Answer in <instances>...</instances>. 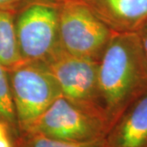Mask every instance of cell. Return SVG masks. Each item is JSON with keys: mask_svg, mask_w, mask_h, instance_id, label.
Here are the masks:
<instances>
[{"mask_svg": "<svg viewBox=\"0 0 147 147\" xmlns=\"http://www.w3.org/2000/svg\"><path fill=\"white\" fill-rule=\"evenodd\" d=\"M98 86L100 105L110 128L147 89V63L137 33L113 34L99 61Z\"/></svg>", "mask_w": 147, "mask_h": 147, "instance_id": "1", "label": "cell"}, {"mask_svg": "<svg viewBox=\"0 0 147 147\" xmlns=\"http://www.w3.org/2000/svg\"><path fill=\"white\" fill-rule=\"evenodd\" d=\"M63 0H28L14 14L18 49L24 62L47 63L63 50L59 22Z\"/></svg>", "mask_w": 147, "mask_h": 147, "instance_id": "2", "label": "cell"}, {"mask_svg": "<svg viewBox=\"0 0 147 147\" xmlns=\"http://www.w3.org/2000/svg\"><path fill=\"white\" fill-rule=\"evenodd\" d=\"M109 128L103 115L61 96L22 133L86 143L104 139Z\"/></svg>", "mask_w": 147, "mask_h": 147, "instance_id": "3", "label": "cell"}, {"mask_svg": "<svg viewBox=\"0 0 147 147\" xmlns=\"http://www.w3.org/2000/svg\"><path fill=\"white\" fill-rule=\"evenodd\" d=\"M19 135L60 96V86L42 63L22 62L8 70Z\"/></svg>", "mask_w": 147, "mask_h": 147, "instance_id": "4", "label": "cell"}, {"mask_svg": "<svg viewBox=\"0 0 147 147\" xmlns=\"http://www.w3.org/2000/svg\"><path fill=\"white\" fill-rule=\"evenodd\" d=\"M59 33L65 53L96 61L115 34L82 0L62 1Z\"/></svg>", "mask_w": 147, "mask_h": 147, "instance_id": "5", "label": "cell"}, {"mask_svg": "<svg viewBox=\"0 0 147 147\" xmlns=\"http://www.w3.org/2000/svg\"><path fill=\"white\" fill-rule=\"evenodd\" d=\"M44 65L57 79L64 97L96 110L105 118L98 86L99 61L61 50Z\"/></svg>", "mask_w": 147, "mask_h": 147, "instance_id": "6", "label": "cell"}, {"mask_svg": "<svg viewBox=\"0 0 147 147\" xmlns=\"http://www.w3.org/2000/svg\"><path fill=\"white\" fill-rule=\"evenodd\" d=\"M114 33H137L147 22V0H82Z\"/></svg>", "mask_w": 147, "mask_h": 147, "instance_id": "7", "label": "cell"}, {"mask_svg": "<svg viewBox=\"0 0 147 147\" xmlns=\"http://www.w3.org/2000/svg\"><path fill=\"white\" fill-rule=\"evenodd\" d=\"M105 147H147V89L123 111L105 137Z\"/></svg>", "mask_w": 147, "mask_h": 147, "instance_id": "8", "label": "cell"}, {"mask_svg": "<svg viewBox=\"0 0 147 147\" xmlns=\"http://www.w3.org/2000/svg\"><path fill=\"white\" fill-rule=\"evenodd\" d=\"M14 14L0 10V63L7 70L24 62L16 41Z\"/></svg>", "mask_w": 147, "mask_h": 147, "instance_id": "9", "label": "cell"}, {"mask_svg": "<svg viewBox=\"0 0 147 147\" xmlns=\"http://www.w3.org/2000/svg\"><path fill=\"white\" fill-rule=\"evenodd\" d=\"M0 120L7 123L14 139L19 136L8 70L0 63Z\"/></svg>", "mask_w": 147, "mask_h": 147, "instance_id": "10", "label": "cell"}, {"mask_svg": "<svg viewBox=\"0 0 147 147\" xmlns=\"http://www.w3.org/2000/svg\"><path fill=\"white\" fill-rule=\"evenodd\" d=\"M14 147H105V138L86 143L60 141L33 133H21L14 139Z\"/></svg>", "mask_w": 147, "mask_h": 147, "instance_id": "11", "label": "cell"}, {"mask_svg": "<svg viewBox=\"0 0 147 147\" xmlns=\"http://www.w3.org/2000/svg\"><path fill=\"white\" fill-rule=\"evenodd\" d=\"M28 0H0V10L15 13Z\"/></svg>", "mask_w": 147, "mask_h": 147, "instance_id": "12", "label": "cell"}, {"mask_svg": "<svg viewBox=\"0 0 147 147\" xmlns=\"http://www.w3.org/2000/svg\"><path fill=\"white\" fill-rule=\"evenodd\" d=\"M137 34L141 42L143 54L147 63V22L137 32Z\"/></svg>", "mask_w": 147, "mask_h": 147, "instance_id": "13", "label": "cell"}, {"mask_svg": "<svg viewBox=\"0 0 147 147\" xmlns=\"http://www.w3.org/2000/svg\"><path fill=\"white\" fill-rule=\"evenodd\" d=\"M7 136H11L14 138L9 126L4 122L0 120V138L7 137Z\"/></svg>", "mask_w": 147, "mask_h": 147, "instance_id": "14", "label": "cell"}, {"mask_svg": "<svg viewBox=\"0 0 147 147\" xmlns=\"http://www.w3.org/2000/svg\"><path fill=\"white\" fill-rule=\"evenodd\" d=\"M0 147H14V138L11 136L0 138Z\"/></svg>", "mask_w": 147, "mask_h": 147, "instance_id": "15", "label": "cell"}]
</instances>
